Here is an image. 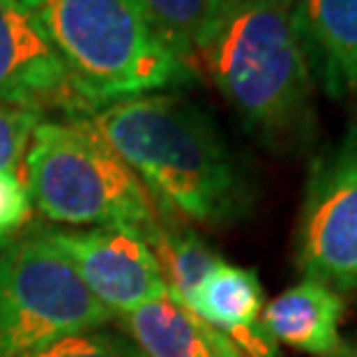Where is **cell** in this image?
Masks as SVG:
<instances>
[{
	"label": "cell",
	"instance_id": "52a82bcc",
	"mask_svg": "<svg viewBox=\"0 0 357 357\" xmlns=\"http://www.w3.org/2000/svg\"><path fill=\"white\" fill-rule=\"evenodd\" d=\"M47 233L90 295L113 316H125L169 293L153 249L136 226Z\"/></svg>",
	"mask_w": 357,
	"mask_h": 357
},
{
	"label": "cell",
	"instance_id": "d6986e66",
	"mask_svg": "<svg viewBox=\"0 0 357 357\" xmlns=\"http://www.w3.org/2000/svg\"><path fill=\"white\" fill-rule=\"evenodd\" d=\"M12 238H0V249H3L5 245H7V242H10Z\"/></svg>",
	"mask_w": 357,
	"mask_h": 357
},
{
	"label": "cell",
	"instance_id": "4fadbf2b",
	"mask_svg": "<svg viewBox=\"0 0 357 357\" xmlns=\"http://www.w3.org/2000/svg\"><path fill=\"white\" fill-rule=\"evenodd\" d=\"M196 316L226 337L261 321L265 293L254 270L222 261L187 300Z\"/></svg>",
	"mask_w": 357,
	"mask_h": 357
},
{
	"label": "cell",
	"instance_id": "ba28073f",
	"mask_svg": "<svg viewBox=\"0 0 357 357\" xmlns=\"http://www.w3.org/2000/svg\"><path fill=\"white\" fill-rule=\"evenodd\" d=\"M0 104L58 106L67 118L83 111L63 63L21 0H0Z\"/></svg>",
	"mask_w": 357,
	"mask_h": 357
},
{
	"label": "cell",
	"instance_id": "7a4b0ae2",
	"mask_svg": "<svg viewBox=\"0 0 357 357\" xmlns=\"http://www.w3.org/2000/svg\"><path fill=\"white\" fill-rule=\"evenodd\" d=\"M196 60L263 148L295 153L314 139L316 81L295 0H212Z\"/></svg>",
	"mask_w": 357,
	"mask_h": 357
},
{
	"label": "cell",
	"instance_id": "e0dca14e",
	"mask_svg": "<svg viewBox=\"0 0 357 357\" xmlns=\"http://www.w3.org/2000/svg\"><path fill=\"white\" fill-rule=\"evenodd\" d=\"M33 203L26 185L17 173L0 171V238H14L21 226L28 222Z\"/></svg>",
	"mask_w": 357,
	"mask_h": 357
},
{
	"label": "cell",
	"instance_id": "8992f818",
	"mask_svg": "<svg viewBox=\"0 0 357 357\" xmlns=\"http://www.w3.org/2000/svg\"><path fill=\"white\" fill-rule=\"evenodd\" d=\"M295 261L307 279L334 291L357 288V127L311 162Z\"/></svg>",
	"mask_w": 357,
	"mask_h": 357
},
{
	"label": "cell",
	"instance_id": "277c9868",
	"mask_svg": "<svg viewBox=\"0 0 357 357\" xmlns=\"http://www.w3.org/2000/svg\"><path fill=\"white\" fill-rule=\"evenodd\" d=\"M24 159L30 203L56 224L146 229L159 215L136 173L77 116L44 120Z\"/></svg>",
	"mask_w": 357,
	"mask_h": 357
},
{
	"label": "cell",
	"instance_id": "30bf717a",
	"mask_svg": "<svg viewBox=\"0 0 357 357\" xmlns=\"http://www.w3.org/2000/svg\"><path fill=\"white\" fill-rule=\"evenodd\" d=\"M118 318L143 357H245L173 293Z\"/></svg>",
	"mask_w": 357,
	"mask_h": 357
},
{
	"label": "cell",
	"instance_id": "2e32d148",
	"mask_svg": "<svg viewBox=\"0 0 357 357\" xmlns=\"http://www.w3.org/2000/svg\"><path fill=\"white\" fill-rule=\"evenodd\" d=\"M44 123V111L0 104V171L14 173L26 157L35 129Z\"/></svg>",
	"mask_w": 357,
	"mask_h": 357
},
{
	"label": "cell",
	"instance_id": "7c38bea8",
	"mask_svg": "<svg viewBox=\"0 0 357 357\" xmlns=\"http://www.w3.org/2000/svg\"><path fill=\"white\" fill-rule=\"evenodd\" d=\"M157 258L169 293L187 305L199 284L224 261L194 229L178 215L159 208V215L146 229H139Z\"/></svg>",
	"mask_w": 357,
	"mask_h": 357
},
{
	"label": "cell",
	"instance_id": "5bb4252c",
	"mask_svg": "<svg viewBox=\"0 0 357 357\" xmlns=\"http://www.w3.org/2000/svg\"><path fill=\"white\" fill-rule=\"evenodd\" d=\"M159 35L189 65L196 63V42L201 37L212 0H141Z\"/></svg>",
	"mask_w": 357,
	"mask_h": 357
},
{
	"label": "cell",
	"instance_id": "9a60e30c",
	"mask_svg": "<svg viewBox=\"0 0 357 357\" xmlns=\"http://www.w3.org/2000/svg\"><path fill=\"white\" fill-rule=\"evenodd\" d=\"M26 357H143V353L123 330L100 325L67 332Z\"/></svg>",
	"mask_w": 357,
	"mask_h": 357
},
{
	"label": "cell",
	"instance_id": "ac0fdd59",
	"mask_svg": "<svg viewBox=\"0 0 357 357\" xmlns=\"http://www.w3.org/2000/svg\"><path fill=\"white\" fill-rule=\"evenodd\" d=\"M332 357H357V344H341Z\"/></svg>",
	"mask_w": 357,
	"mask_h": 357
},
{
	"label": "cell",
	"instance_id": "6da1fadb",
	"mask_svg": "<svg viewBox=\"0 0 357 357\" xmlns=\"http://www.w3.org/2000/svg\"><path fill=\"white\" fill-rule=\"evenodd\" d=\"M77 118L116 150L159 208L205 226L233 224L249 210L238 159L210 113L187 97L139 95Z\"/></svg>",
	"mask_w": 357,
	"mask_h": 357
},
{
	"label": "cell",
	"instance_id": "5b68a950",
	"mask_svg": "<svg viewBox=\"0 0 357 357\" xmlns=\"http://www.w3.org/2000/svg\"><path fill=\"white\" fill-rule=\"evenodd\" d=\"M47 231L0 249V357H26L67 332L113 321Z\"/></svg>",
	"mask_w": 357,
	"mask_h": 357
},
{
	"label": "cell",
	"instance_id": "3957f363",
	"mask_svg": "<svg viewBox=\"0 0 357 357\" xmlns=\"http://www.w3.org/2000/svg\"><path fill=\"white\" fill-rule=\"evenodd\" d=\"M63 63L83 111L192 86L194 65L155 28L141 0H21Z\"/></svg>",
	"mask_w": 357,
	"mask_h": 357
},
{
	"label": "cell",
	"instance_id": "9c48e42d",
	"mask_svg": "<svg viewBox=\"0 0 357 357\" xmlns=\"http://www.w3.org/2000/svg\"><path fill=\"white\" fill-rule=\"evenodd\" d=\"M311 77L330 97L357 95V0H295Z\"/></svg>",
	"mask_w": 357,
	"mask_h": 357
},
{
	"label": "cell",
	"instance_id": "8fae6325",
	"mask_svg": "<svg viewBox=\"0 0 357 357\" xmlns=\"http://www.w3.org/2000/svg\"><path fill=\"white\" fill-rule=\"evenodd\" d=\"M263 325L277 339L295 351L332 357L339 351L344 300L341 295L316 279H302L270 302L261 314Z\"/></svg>",
	"mask_w": 357,
	"mask_h": 357
}]
</instances>
